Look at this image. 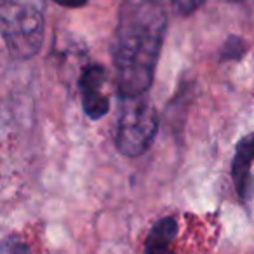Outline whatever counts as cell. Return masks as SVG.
Here are the masks:
<instances>
[{
  "label": "cell",
  "instance_id": "obj_4",
  "mask_svg": "<svg viewBox=\"0 0 254 254\" xmlns=\"http://www.w3.org/2000/svg\"><path fill=\"white\" fill-rule=\"evenodd\" d=\"M106 75L103 66L91 64L80 75V92H82V106L89 119L98 120L105 117L110 110V101L103 92Z\"/></svg>",
  "mask_w": 254,
  "mask_h": 254
},
{
  "label": "cell",
  "instance_id": "obj_10",
  "mask_svg": "<svg viewBox=\"0 0 254 254\" xmlns=\"http://www.w3.org/2000/svg\"><path fill=\"white\" fill-rule=\"evenodd\" d=\"M56 4L63 5V7H82L84 4H87L89 0H54Z\"/></svg>",
  "mask_w": 254,
  "mask_h": 254
},
{
  "label": "cell",
  "instance_id": "obj_11",
  "mask_svg": "<svg viewBox=\"0 0 254 254\" xmlns=\"http://www.w3.org/2000/svg\"><path fill=\"white\" fill-rule=\"evenodd\" d=\"M134 2H141V0H134Z\"/></svg>",
  "mask_w": 254,
  "mask_h": 254
},
{
  "label": "cell",
  "instance_id": "obj_3",
  "mask_svg": "<svg viewBox=\"0 0 254 254\" xmlns=\"http://www.w3.org/2000/svg\"><path fill=\"white\" fill-rule=\"evenodd\" d=\"M2 37L12 58L28 60L40 49L44 19L39 9L30 4H9L2 9Z\"/></svg>",
  "mask_w": 254,
  "mask_h": 254
},
{
  "label": "cell",
  "instance_id": "obj_7",
  "mask_svg": "<svg viewBox=\"0 0 254 254\" xmlns=\"http://www.w3.org/2000/svg\"><path fill=\"white\" fill-rule=\"evenodd\" d=\"M173 2V7L176 9V12L180 14H190L195 9H198L205 0H171Z\"/></svg>",
  "mask_w": 254,
  "mask_h": 254
},
{
  "label": "cell",
  "instance_id": "obj_1",
  "mask_svg": "<svg viewBox=\"0 0 254 254\" xmlns=\"http://www.w3.org/2000/svg\"><path fill=\"white\" fill-rule=\"evenodd\" d=\"M166 30L162 4L126 0L113 44L117 85L124 99L139 98L150 89Z\"/></svg>",
  "mask_w": 254,
  "mask_h": 254
},
{
  "label": "cell",
  "instance_id": "obj_9",
  "mask_svg": "<svg viewBox=\"0 0 254 254\" xmlns=\"http://www.w3.org/2000/svg\"><path fill=\"white\" fill-rule=\"evenodd\" d=\"M145 254H174L169 246H145Z\"/></svg>",
  "mask_w": 254,
  "mask_h": 254
},
{
  "label": "cell",
  "instance_id": "obj_6",
  "mask_svg": "<svg viewBox=\"0 0 254 254\" xmlns=\"http://www.w3.org/2000/svg\"><path fill=\"white\" fill-rule=\"evenodd\" d=\"M178 233V225L174 218H162L150 230L146 246H169Z\"/></svg>",
  "mask_w": 254,
  "mask_h": 254
},
{
  "label": "cell",
  "instance_id": "obj_2",
  "mask_svg": "<svg viewBox=\"0 0 254 254\" xmlns=\"http://www.w3.org/2000/svg\"><path fill=\"white\" fill-rule=\"evenodd\" d=\"M159 131V113L155 106L139 98L126 99L117 127V148L122 155L138 157L150 148Z\"/></svg>",
  "mask_w": 254,
  "mask_h": 254
},
{
  "label": "cell",
  "instance_id": "obj_5",
  "mask_svg": "<svg viewBox=\"0 0 254 254\" xmlns=\"http://www.w3.org/2000/svg\"><path fill=\"white\" fill-rule=\"evenodd\" d=\"M254 162V132L242 139L235 150V159H233L232 176L235 183V190L240 198L246 200L251 193V164Z\"/></svg>",
  "mask_w": 254,
  "mask_h": 254
},
{
  "label": "cell",
  "instance_id": "obj_8",
  "mask_svg": "<svg viewBox=\"0 0 254 254\" xmlns=\"http://www.w3.org/2000/svg\"><path fill=\"white\" fill-rule=\"evenodd\" d=\"M4 254H32L30 249L23 242H19L18 239L11 237L9 240H5L4 244Z\"/></svg>",
  "mask_w": 254,
  "mask_h": 254
}]
</instances>
